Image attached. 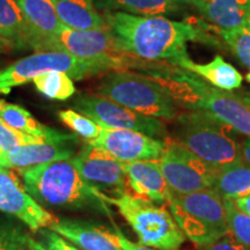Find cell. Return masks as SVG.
<instances>
[{
  "instance_id": "40",
  "label": "cell",
  "mask_w": 250,
  "mask_h": 250,
  "mask_svg": "<svg viewBox=\"0 0 250 250\" xmlns=\"http://www.w3.org/2000/svg\"><path fill=\"white\" fill-rule=\"evenodd\" d=\"M246 79H247V81H248V83H250V71H249V73L246 76Z\"/></svg>"
},
{
  "instance_id": "5",
  "label": "cell",
  "mask_w": 250,
  "mask_h": 250,
  "mask_svg": "<svg viewBox=\"0 0 250 250\" xmlns=\"http://www.w3.org/2000/svg\"><path fill=\"white\" fill-rule=\"evenodd\" d=\"M176 143L214 169L243 161L241 146L230 136V127L197 111L176 118Z\"/></svg>"
},
{
  "instance_id": "17",
  "label": "cell",
  "mask_w": 250,
  "mask_h": 250,
  "mask_svg": "<svg viewBox=\"0 0 250 250\" xmlns=\"http://www.w3.org/2000/svg\"><path fill=\"white\" fill-rule=\"evenodd\" d=\"M71 142H46L41 144H30L17 147L9 152L0 153L1 167L26 169L35 166L48 164L52 161L67 160L74 155V149Z\"/></svg>"
},
{
  "instance_id": "14",
  "label": "cell",
  "mask_w": 250,
  "mask_h": 250,
  "mask_svg": "<svg viewBox=\"0 0 250 250\" xmlns=\"http://www.w3.org/2000/svg\"><path fill=\"white\" fill-rule=\"evenodd\" d=\"M0 211L13 215L33 232L49 228L57 220L26 191L18 176L0 166Z\"/></svg>"
},
{
  "instance_id": "16",
  "label": "cell",
  "mask_w": 250,
  "mask_h": 250,
  "mask_svg": "<svg viewBox=\"0 0 250 250\" xmlns=\"http://www.w3.org/2000/svg\"><path fill=\"white\" fill-rule=\"evenodd\" d=\"M124 168L127 183L136 196L168 204L173 193L162 175L159 160L124 162Z\"/></svg>"
},
{
  "instance_id": "34",
  "label": "cell",
  "mask_w": 250,
  "mask_h": 250,
  "mask_svg": "<svg viewBox=\"0 0 250 250\" xmlns=\"http://www.w3.org/2000/svg\"><path fill=\"white\" fill-rule=\"evenodd\" d=\"M112 225H114L115 235L117 236L118 242H120V245L123 250H158L155 248H151V247L143 246L140 245V243H133L132 241H130V240L127 239L123 233H122V230L118 228V226L114 223V221H112Z\"/></svg>"
},
{
  "instance_id": "11",
  "label": "cell",
  "mask_w": 250,
  "mask_h": 250,
  "mask_svg": "<svg viewBox=\"0 0 250 250\" xmlns=\"http://www.w3.org/2000/svg\"><path fill=\"white\" fill-rule=\"evenodd\" d=\"M159 164L173 195L211 189L214 168L205 164L179 143L168 140Z\"/></svg>"
},
{
  "instance_id": "35",
  "label": "cell",
  "mask_w": 250,
  "mask_h": 250,
  "mask_svg": "<svg viewBox=\"0 0 250 250\" xmlns=\"http://www.w3.org/2000/svg\"><path fill=\"white\" fill-rule=\"evenodd\" d=\"M234 203H235V205L240 210L243 211L250 217V195L242 197V198H237L234 201Z\"/></svg>"
},
{
  "instance_id": "23",
  "label": "cell",
  "mask_w": 250,
  "mask_h": 250,
  "mask_svg": "<svg viewBox=\"0 0 250 250\" xmlns=\"http://www.w3.org/2000/svg\"><path fill=\"white\" fill-rule=\"evenodd\" d=\"M102 12H124L133 15H169L180 13L189 6V0H93Z\"/></svg>"
},
{
  "instance_id": "7",
  "label": "cell",
  "mask_w": 250,
  "mask_h": 250,
  "mask_svg": "<svg viewBox=\"0 0 250 250\" xmlns=\"http://www.w3.org/2000/svg\"><path fill=\"white\" fill-rule=\"evenodd\" d=\"M167 205L187 239L197 247L210 245L229 233L224 199L214 190L173 195Z\"/></svg>"
},
{
  "instance_id": "37",
  "label": "cell",
  "mask_w": 250,
  "mask_h": 250,
  "mask_svg": "<svg viewBox=\"0 0 250 250\" xmlns=\"http://www.w3.org/2000/svg\"><path fill=\"white\" fill-rule=\"evenodd\" d=\"M14 48H18L14 42H12V41L8 39H5V37L0 36V52L9 51V50Z\"/></svg>"
},
{
  "instance_id": "42",
  "label": "cell",
  "mask_w": 250,
  "mask_h": 250,
  "mask_svg": "<svg viewBox=\"0 0 250 250\" xmlns=\"http://www.w3.org/2000/svg\"><path fill=\"white\" fill-rule=\"evenodd\" d=\"M1 152H2V151H1V149H0V153H1Z\"/></svg>"
},
{
  "instance_id": "12",
  "label": "cell",
  "mask_w": 250,
  "mask_h": 250,
  "mask_svg": "<svg viewBox=\"0 0 250 250\" xmlns=\"http://www.w3.org/2000/svg\"><path fill=\"white\" fill-rule=\"evenodd\" d=\"M81 177L100 192L118 197L126 192V174L124 162L112 158L107 152L87 143L71 158Z\"/></svg>"
},
{
  "instance_id": "15",
  "label": "cell",
  "mask_w": 250,
  "mask_h": 250,
  "mask_svg": "<svg viewBox=\"0 0 250 250\" xmlns=\"http://www.w3.org/2000/svg\"><path fill=\"white\" fill-rule=\"evenodd\" d=\"M49 228L83 250H123L115 233L96 221L57 219Z\"/></svg>"
},
{
  "instance_id": "24",
  "label": "cell",
  "mask_w": 250,
  "mask_h": 250,
  "mask_svg": "<svg viewBox=\"0 0 250 250\" xmlns=\"http://www.w3.org/2000/svg\"><path fill=\"white\" fill-rule=\"evenodd\" d=\"M211 189L223 199H232L250 195V165L246 161L214 169Z\"/></svg>"
},
{
  "instance_id": "13",
  "label": "cell",
  "mask_w": 250,
  "mask_h": 250,
  "mask_svg": "<svg viewBox=\"0 0 250 250\" xmlns=\"http://www.w3.org/2000/svg\"><path fill=\"white\" fill-rule=\"evenodd\" d=\"M88 144L107 152L122 162L159 160L167 143L133 130L102 127L101 132Z\"/></svg>"
},
{
  "instance_id": "4",
  "label": "cell",
  "mask_w": 250,
  "mask_h": 250,
  "mask_svg": "<svg viewBox=\"0 0 250 250\" xmlns=\"http://www.w3.org/2000/svg\"><path fill=\"white\" fill-rule=\"evenodd\" d=\"M96 94L138 114L173 121L179 116L177 104L161 83L131 71H111L100 80Z\"/></svg>"
},
{
  "instance_id": "19",
  "label": "cell",
  "mask_w": 250,
  "mask_h": 250,
  "mask_svg": "<svg viewBox=\"0 0 250 250\" xmlns=\"http://www.w3.org/2000/svg\"><path fill=\"white\" fill-rule=\"evenodd\" d=\"M189 4L221 29L247 27L250 15V0H189Z\"/></svg>"
},
{
  "instance_id": "10",
  "label": "cell",
  "mask_w": 250,
  "mask_h": 250,
  "mask_svg": "<svg viewBox=\"0 0 250 250\" xmlns=\"http://www.w3.org/2000/svg\"><path fill=\"white\" fill-rule=\"evenodd\" d=\"M73 108L101 127L133 130L161 140L168 138L167 127L161 120L138 114L98 94H80Z\"/></svg>"
},
{
  "instance_id": "27",
  "label": "cell",
  "mask_w": 250,
  "mask_h": 250,
  "mask_svg": "<svg viewBox=\"0 0 250 250\" xmlns=\"http://www.w3.org/2000/svg\"><path fill=\"white\" fill-rule=\"evenodd\" d=\"M218 35L223 37L226 44L232 49L240 62L250 67V31L246 27L234 28V29H221L218 27H210Z\"/></svg>"
},
{
  "instance_id": "18",
  "label": "cell",
  "mask_w": 250,
  "mask_h": 250,
  "mask_svg": "<svg viewBox=\"0 0 250 250\" xmlns=\"http://www.w3.org/2000/svg\"><path fill=\"white\" fill-rule=\"evenodd\" d=\"M28 31L29 48L57 35L64 29L56 11L54 0H19Z\"/></svg>"
},
{
  "instance_id": "38",
  "label": "cell",
  "mask_w": 250,
  "mask_h": 250,
  "mask_svg": "<svg viewBox=\"0 0 250 250\" xmlns=\"http://www.w3.org/2000/svg\"><path fill=\"white\" fill-rule=\"evenodd\" d=\"M28 245H29V250H48L42 243L36 241V240H34L33 237L30 236L29 239H28Z\"/></svg>"
},
{
  "instance_id": "31",
  "label": "cell",
  "mask_w": 250,
  "mask_h": 250,
  "mask_svg": "<svg viewBox=\"0 0 250 250\" xmlns=\"http://www.w3.org/2000/svg\"><path fill=\"white\" fill-rule=\"evenodd\" d=\"M46 140L41 137L30 136V134L23 133L11 127L0 118V149L2 152H9L12 149L20 147L23 145H30V144H41L46 143ZM61 143V142H55Z\"/></svg>"
},
{
  "instance_id": "20",
  "label": "cell",
  "mask_w": 250,
  "mask_h": 250,
  "mask_svg": "<svg viewBox=\"0 0 250 250\" xmlns=\"http://www.w3.org/2000/svg\"><path fill=\"white\" fill-rule=\"evenodd\" d=\"M171 65L192 72L210 85L220 89L233 90L240 88L242 85V74L220 56H217L208 64H197L188 55L171 62Z\"/></svg>"
},
{
  "instance_id": "1",
  "label": "cell",
  "mask_w": 250,
  "mask_h": 250,
  "mask_svg": "<svg viewBox=\"0 0 250 250\" xmlns=\"http://www.w3.org/2000/svg\"><path fill=\"white\" fill-rule=\"evenodd\" d=\"M118 49L146 62L167 61L169 64L188 56L187 44L201 42L221 45L219 41L189 21H173L162 15L145 17L124 12H102Z\"/></svg>"
},
{
  "instance_id": "6",
  "label": "cell",
  "mask_w": 250,
  "mask_h": 250,
  "mask_svg": "<svg viewBox=\"0 0 250 250\" xmlns=\"http://www.w3.org/2000/svg\"><path fill=\"white\" fill-rule=\"evenodd\" d=\"M104 201L116 206L138 236L140 245L160 250H179L186 241V235L165 205H155L127 192L118 197L104 195Z\"/></svg>"
},
{
  "instance_id": "36",
  "label": "cell",
  "mask_w": 250,
  "mask_h": 250,
  "mask_svg": "<svg viewBox=\"0 0 250 250\" xmlns=\"http://www.w3.org/2000/svg\"><path fill=\"white\" fill-rule=\"evenodd\" d=\"M241 154L243 161L250 165V137H248L241 145Z\"/></svg>"
},
{
  "instance_id": "3",
  "label": "cell",
  "mask_w": 250,
  "mask_h": 250,
  "mask_svg": "<svg viewBox=\"0 0 250 250\" xmlns=\"http://www.w3.org/2000/svg\"><path fill=\"white\" fill-rule=\"evenodd\" d=\"M26 191L40 204L64 210L89 211L112 219L104 193L89 186L71 159L19 169Z\"/></svg>"
},
{
  "instance_id": "28",
  "label": "cell",
  "mask_w": 250,
  "mask_h": 250,
  "mask_svg": "<svg viewBox=\"0 0 250 250\" xmlns=\"http://www.w3.org/2000/svg\"><path fill=\"white\" fill-rule=\"evenodd\" d=\"M229 232L236 241L250 250V217L240 210L232 199H224Z\"/></svg>"
},
{
  "instance_id": "33",
  "label": "cell",
  "mask_w": 250,
  "mask_h": 250,
  "mask_svg": "<svg viewBox=\"0 0 250 250\" xmlns=\"http://www.w3.org/2000/svg\"><path fill=\"white\" fill-rule=\"evenodd\" d=\"M43 241L45 243V248L48 250H78L73 246L68 245L64 239L54 230L45 229L42 232Z\"/></svg>"
},
{
  "instance_id": "39",
  "label": "cell",
  "mask_w": 250,
  "mask_h": 250,
  "mask_svg": "<svg viewBox=\"0 0 250 250\" xmlns=\"http://www.w3.org/2000/svg\"><path fill=\"white\" fill-rule=\"evenodd\" d=\"M247 29H248L249 31H250V15H249V18H248V20H247Z\"/></svg>"
},
{
  "instance_id": "25",
  "label": "cell",
  "mask_w": 250,
  "mask_h": 250,
  "mask_svg": "<svg viewBox=\"0 0 250 250\" xmlns=\"http://www.w3.org/2000/svg\"><path fill=\"white\" fill-rule=\"evenodd\" d=\"M0 36L18 48H29V31L19 0H0Z\"/></svg>"
},
{
  "instance_id": "26",
  "label": "cell",
  "mask_w": 250,
  "mask_h": 250,
  "mask_svg": "<svg viewBox=\"0 0 250 250\" xmlns=\"http://www.w3.org/2000/svg\"><path fill=\"white\" fill-rule=\"evenodd\" d=\"M31 83L43 96L50 100L66 101L76 94L73 79L61 71H49L36 77Z\"/></svg>"
},
{
  "instance_id": "2",
  "label": "cell",
  "mask_w": 250,
  "mask_h": 250,
  "mask_svg": "<svg viewBox=\"0 0 250 250\" xmlns=\"http://www.w3.org/2000/svg\"><path fill=\"white\" fill-rule=\"evenodd\" d=\"M146 72L161 83L177 105L197 111L250 137V96L217 88L197 74L168 62H152Z\"/></svg>"
},
{
  "instance_id": "32",
  "label": "cell",
  "mask_w": 250,
  "mask_h": 250,
  "mask_svg": "<svg viewBox=\"0 0 250 250\" xmlns=\"http://www.w3.org/2000/svg\"><path fill=\"white\" fill-rule=\"evenodd\" d=\"M197 250H249L245 246L241 245L239 241L234 239V236L230 232L226 235L217 240V241L210 243V245H205L198 247Z\"/></svg>"
},
{
  "instance_id": "22",
  "label": "cell",
  "mask_w": 250,
  "mask_h": 250,
  "mask_svg": "<svg viewBox=\"0 0 250 250\" xmlns=\"http://www.w3.org/2000/svg\"><path fill=\"white\" fill-rule=\"evenodd\" d=\"M54 4L59 20L67 29L89 30L107 27L93 0H54Z\"/></svg>"
},
{
  "instance_id": "21",
  "label": "cell",
  "mask_w": 250,
  "mask_h": 250,
  "mask_svg": "<svg viewBox=\"0 0 250 250\" xmlns=\"http://www.w3.org/2000/svg\"><path fill=\"white\" fill-rule=\"evenodd\" d=\"M0 118L13 129L30 136L41 137L50 142L77 143V137L73 134L59 132L52 127L43 125L21 105L12 104L1 99H0Z\"/></svg>"
},
{
  "instance_id": "41",
  "label": "cell",
  "mask_w": 250,
  "mask_h": 250,
  "mask_svg": "<svg viewBox=\"0 0 250 250\" xmlns=\"http://www.w3.org/2000/svg\"><path fill=\"white\" fill-rule=\"evenodd\" d=\"M198 1H204V0H198Z\"/></svg>"
},
{
  "instance_id": "9",
  "label": "cell",
  "mask_w": 250,
  "mask_h": 250,
  "mask_svg": "<svg viewBox=\"0 0 250 250\" xmlns=\"http://www.w3.org/2000/svg\"><path fill=\"white\" fill-rule=\"evenodd\" d=\"M49 71L65 72L73 80H83L115 70L104 62L77 58L65 52L36 51L0 70V94H8L14 87L22 86Z\"/></svg>"
},
{
  "instance_id": "30",
  "label": "cell",
  "mask_w": 250,
  "mask_h": 250,
  "mask_svg": "<svg viewBox=\"0 0 250 250\" xmlns=\"http://www.w3.org/2000/svg\"><path fill=\"white\" fill-rule=\"evenodd\" d=\"M29 235L23 228L8 220H0V250H29Z\"/></svg>"
},
{
  "instance_id": "29",
  "label": "cell",
  "mask_w": 250,
  "mask_h": 250,
  "mask_svg": "<svg viewBox=\"0 0 250 250\" xmlns=\"http://www.w3.org/2000/svg\"><path fill=\"white\" fill-rule=\"evenodd\" d=\"M58 117L62 123L73 130L81 138L86 139L87 142L95 139L101 132L102 127L96 124L93 120L85 115L80 114L73 109H66L58 112Z\"/></svg>"
},
{
  "instance_id": "8",
  "label": "cell",
  "mask_w": 250,
  "mask_h": 250,
  "mask_svg": "<svg viewBox=\"0 0 250 250\" xmlns=\"http://www.w3.org/2000/svg\"><path fill=\"white\" fill-rule=\"evenodd\" d=\"M36 51L65 52L77 58L110 64L115 71L129 68L146 70L151 62L125 54L115 42L108 27L100 29L74 30L64 28L57 35L34 46Z\"/></svg>"
}]
</instances>
